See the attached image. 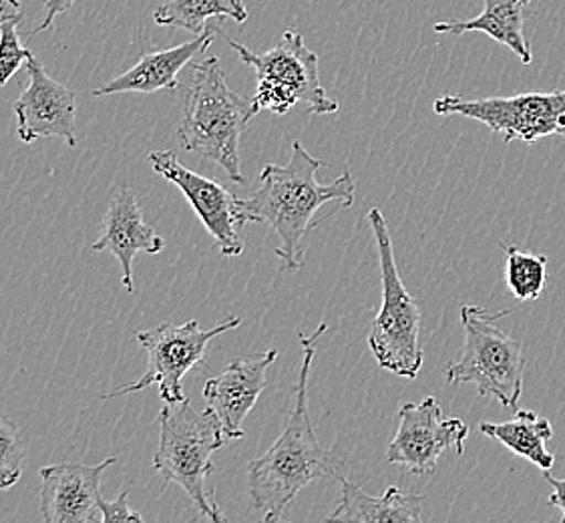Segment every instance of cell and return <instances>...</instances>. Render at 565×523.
<instances>
[{
    "mask_svg": "<svg viewBox=\"0 0 565 523\" xmlns=\"http://www.w3.org/2000/svg\"><path fill=\"white\" fill-rule=\"evenodd\" d=\"M543 478L547 479L550 485L554 488L552 495L547 498V505L562 510V522L565 523V479H555L550 471H543Z\"/></svg>",
    "mask_w": 565,
    "mask_h": 523,
    "instance_id": "484cf974",
    "label": "cell"
},
{
    "mask_svg": "<svg viewBox=\"0 0 565 523\" xmlns=\"http://www.w3.org/2000/svg\"><path fill=\"white\" fill-rule=\"evenodd\" d=\"M508 256L505 266V280L508 288L521 302L537 300L545 286L547 276V256L545 254H530L518 246H503Z\"/></svg>",
    "mask_w": 565,
    "mask_h": 523,
    "instance_id": "44dd1931",
    "label": "cell"
},
{
    "mask_svg": "<svg viewBox=\"0 0 565 523\" xmlns=\"http://www.w3.org/2000/svg\"><path fill=\"white\" fill-rule=\"evenodd\" d=\"M12 19H23L21 0H0V26Z\"/></svg>",
    "mask_w": 565,
    "mask_h": 523,
    "instance_id": "4316f807",
    "label": "cell"
},
{
    "mask_svg": "<svg viewBox=\"0 0 565 523\" xmlns=\"http://www.w3.org/2000/svg\"><path fill=\"white\" fill-rule=\"evenodd\" d=\"M148 161L156 173L173 183L185 195V200L204 222L205 230L214 236L215 246L226 258H234L244 252V239L239 234L244 226L234 212L238 200L236 195L230 194L222 183L185 168L171 149L151 151Z\"/></svg>",
    "mask_w": 565,
    "mask_h": 523,
    "instance_id": "8fae6325",
    "label": "cell"
},
{
    "mask_svg": "<svg viewBox=\"0 0 565 523\" xmlns=\"http://www.w3.org/2000/svg\"><path fill=\"white\" fill-rule=\"evenodd\" d=\"M224 439L226 435L214 410H198L190 398L166 403L159 410V445L153 467L161 476V491L170 483L180 485L198 512L215 523L226 522V515L215 503L212 490H207V478L214 476L212 456Z\"/></svg>",
    "mask_w": 565,
    "mask_h": 523,
    "instance_id": "277c9868",
    "label": "cell"
},
{
    "mask_svg": "<svg viewBox=\"0 0 565 523\" xmlns=\"http://www.w3.org/2000/svg\"><path fill=\"white\" fill-rule=\"evenodd\" d=\"M220 26H205L204 33L195 34L193 41L181 43L171 49L148 53L139 58L136 67L125 71L124 75L109 81L102 89H95V97H107L117 93H156L161 89L175 92L180 89V75L193 58L205 55V51L214 43Z\"/></svg>",
    "mask_w": 565,
    "mask_h": 523,
    "instance_id": "2e32d148",
    "label": "cell"
},
{
    "mask_svg": "<svg viewBox=\"0 0 565 523\" xmlns=\"http://www.w3.org/2000/svg\"><path fill=\"white\" fill-rule=\"evenodd\" d=\"M222 34L239 58L256 71L258 87L249 99L254 114L258 115L266 109L271 114L284 115L298 103H305L306 109L315 115L339 111V103L328 97L320 83L318 55L306 46L302 34L286 31L280 43L266 53H254L248 46L230 39L226 33Z\"/></svg>",
    "mask_w": 565,
    "mask_h": 523,
    "instance_id": "52a82bcc",
    "label": "cell"
},
{
    "mask_svg": "<svg viewBox=\"0 0 565 523\" xmlns=\"http://www.w3.org/2000/svg\"><path fill=\"white\" fill-rule=\"evenodd\" d=\"M21 21L23 19H12L0 26V87H4L14 77V73L26 65V61L33 55L21 43V36H19Z\"/></svg>",
    "mask_w": 565,
    "mask_h": 523,
    "instance_id": "603a6c76",
    "label": "cell"
},
{
    "mask_svg": "<svg viewBox=\"0 0 565 523\" xmlns=\"http://www.w3.org/2000/svg\"><path fill=\"white\" fill-rule=\"evenodd\" d=\"M166 248V239L149 226L139 207L136 194L129 188H121L114 195L111 204L103 216L102 238L90 250L111 252L124 268L125 290L134 292V258L139 252L159 254Z\"/></svg>",
    "mask_w": 565,
    "mask_h": 523,
    "instance_id": "9a60e30c",
    "label": "cell"
},
{
    "mask_svg": "<svg viewBox=\"0 0 565 523\" xmlns=\"http://www.w3.org/2000/svg\"><path fill=\"white\" fill-rule=\"evenodd\" d=\"M239 324V317H230L207 330L200 329L198 320H190L185 324L163 322L156 329L139 330L136 341L148 351V373L134 385L107 393L102 398L124 397L158 385L159 397L166 403L185 401L188 397L183 391V376L188 375L193 366L204 363L207 346L215 337L224 334L227 330L238 329Z\"/></svg>",
    "mask_w": 565,
    "mask_h": 523,
    "instance_id": "ba28073f",
    "label": "cell"
},
{
    "mask_svg": "<svg viewBox=\"0 0 565 523\" xmlns=\"http://www.w3.org/2000/svg\"><path fill=\"white\" fill-rule=\"evenodd\" d=\"M435 114L461 115L489 127L505 143H533L542 137L559 136L565 139V89L550 93H520L513 97L465 99L447 95L433 105Z\"/></svg>",
    "mask_w": 565,
    "mask_h": 523,
    "instance_id": "9c48e42d",
    "label": "cell"
},
{
    "mask_svg": "<svg viewBox=\"0 0 565 523\" xmlns=\"http://www.w3.org/2000/svg\"><path fill=\"white\" fill-rule=\"evenodd\" d=\"M26 73L29 85L12 105L21 141L34 143L41 137H58L68 148H77V93L49 77L43 63L34 55L26 61Z\"/></svg>",
    "mask_w": 565,
    "mask_h": 523,
    "instance_id": "7c38bea8",
    "label": "cell"
},
{
    "mask_svg": "<svg viewBox=\"0 0 565 523\" xmlns=\"http://www.w3.org/2000/svg\"><path fill=\"white\" fill-rule=\"evenodd\" d=\"M232 19L236 23L248 21L244 0H168L161 4L153 21L159 26L183 29L193 34L204 33L210 19Z\"/></svg>",
    "mask_w": 565,
    "mask_h": 523,
    "instance_id": "ffe728a7",
    "label": "cell"
},
{
    "mask_svg": "<svg viewBox=\"0 0 565 523\" xmlns=\"http://www.w3.org/2000/svg\"><path fill=\"white\" fill-rule=\"evenodd\" d=\"M324 166L296 139L292 158L286 166H264L258 185L248 198H238L234 212L239 224L258 222L270 226L280 246L276 256L284 268L296 273L305 266V239L317 226V214L324 205L337 204L351 207L354 204L356 180L351 170H344L334 182L320 183L317 173Z\"/></svg>",
    "mask_w": 565,
    "mask_h": 523,
    "instance_id": "6da1fadb",
    "label": "cell"
},
{
    "mask_svg": "<svg viewBox=\"0 0 565 523\" xmlns=\"http://www.w3.org/2000/svg\"><path fill=\"white\" fill-rule=\"evenodd\" d=\"M117 457L97 466L61 463L41 469V515L45 523L102 522V479Z\"/></svg>",
    "mask_w": 565,
    "mask_h": 523,
    "instance_id": "4fadbf2b",
    "label": "cell"
},
{
    "mask_svg": "<svg viewBox=\"0 0 565 523\" xmlns=\"http://www.w3.org/2000/svg\"><path fill=\"white\" fill-rule=\"evenodd\" d=\"M127 495H129V491H121V495L117 500H102L99 510H102L103 523L143 522V515L127 505Z\"/></svg>",
    "mask_w": 565,
    "mask_h": 523,
    "instance_id": "cb8c5ba5",
    "label": "cell"
},
{
    "mask_svg": "<svg viewBox=\"0 0 565 523\" xmlns=\"http://www.w3.org/2000/svg\"><path fill=\"white\" fill-rule=\"evenodd\" d=\"M469 427L461 419H445L437 398L405 403L398 409V429L386 447V459L413 476H433L445 451L463 456Z\"/></svg>",
    "mask_w": 565,
    "mask_h": 523,
    "instance_id": "30bf717a",
    "label": "cell"
},
{
    "mask_svg": "<svg viewBox=\"0 0 565 523\" xmlns=\"http://www.w3.org/2000/svg\"><path fill=\"white\" fill-rule=\"evenodd\" d=\"M509 310L489 312L487 308L467 305L461 308L465 349L459 361H452L445 376L449 385H476L479 395L498 398L501 407L518 410L523 395L525 356L523 342L499 329L498 322Z\"/></svg>",
    "mask_w": 565,
    "mask_h": 523,
    "instance_id": "8992f818",
    "label": "cell"
},
{
    "mask_svg": "<svg viewBox=\"0 0 565 523\" xmlns=\"http://www.w3.org/2000/svg\"><path fill=\"white\" fill-rule=\"evenodd\" d=\"M339 501L328 522L361 523H420L423 522V501L420 493H405L396 485L386 488L383 498H373L364 493L361 485L349 479H340Z\"/></svg>",
    "mask_w": 565,
    "mask_h": 523,
    "instance_id": "e0dca14e",
    "label": "cell"
},
{
    "mask_svg": "<svg viewBox=\"0 0 565 523\" xmlns=\"http://www.w3.org/2000/svg\"><path fill=\"white\" fill-rule=\"evenodd\" d=\"M369 222L376 239L383 280V305L371 324L369 349L381 369L413 381L417 378L425 361L420 346L423 308L403 285L383 212L373 207L369 212Z\"/></svg>",
    "mask_w": 565,
    "mask_h": 523,
    "instance_id": "5b68a950",
    "label": "cell"
},
{
    "mask_svg": "<svg viewBox=\"0 0 565 523\" xmlns=\"http://www.w3.org/2000/svg\"><path fill=\"white\" fill-rule=\"evenodd\" d=\"M328 332L322 322L310 337L300 334L302 364L296 383L295 409L284 433L264 456L248 463V493L252 508L264 522H280L286 508L300 491L318 479H342L344 461L318 441L308 410V378L317 356V344Z\"/></svg>",
    "mask_w": 565,
    "mask_h": 523,
    "instance_id": "7a4b0ae2",
    "label": "cell"
},
{
    "mask_svg": "<svg viewBox=\"0 0 565 523\" xmlns=\"http://www.w3.org/2000/svg\"><path fill=\"white\" fill-rule=\"evenodd\" d=\"M276 359L278 351L274 349L246 359H232L222 375L205 383V403L222 423L226 439L236 441L244 437V421L268 385L266 373Z\"/></svg>",
    "mask_w": 565,
    "mask_h": 523,
    "instance_id": "5bb4252c",
    "label": "cell"
},
{
    "mask_svg": "<svg viewBox=\"0 0 565 523\" xmlns=\"http://www.w3.org/2000/svg\"><path fill=\"white\" fill-rule=\"evenodd\" d=\"M24 444L17 423L0 413V490H9L23 476Z\"/></svg>",
    "mask_w": 565,
    "mask_h": 523,
    "instance_id": "7402d4cb",
    "label": "cell"
},
{
    "mask_svg": "<svg viewBox=\"0 0 565 523\" xmlns=\"http://www.w3.org/2000/svg\"><path fill=\"white\" fill-rule=\"evenodd\" d=\"M483 12L471 21H447L437 23L433 29L439 34L486 33L498 41L499 45L508 46L523 65L532 63V49L525 41L523 23L525 11L532 0H483Z\"/></svg>",
    "mask_w": 565,
    "mask_h": 523,
    "instance_id": "ac0fdd59",
    "label": "cell"
},
{
    "mask_svg": "<svg viewBox=\"0 0 565 523\" xmlns=\"http://www.w3.org/2000/svg\"><path fill=\"white\" fill-rule=\"evenodd\" d=\"M479 431L505 445L515 456L532 461L542 471L555 466V456L547 449L554 437L550 419L540 417L535 410L518 409L515 417L505 423H479Z\"/></svg>",
    "mask_w": 565,
    "mask_h": 523,
    "instance_id": "d6986e66",
    "label": "cell"
},
{
    "mask_svg": "<svg viewBox=\"0 0 565 523\" xmlns=\"http://www.w3.org/2000/svg\"><path fill=\"white\" fill-rule=\"evenodd\" d=\"M252 117H256L252 102L227 87L220 58L210 55L193 67L185 92L178 127L181 148L215 161L232 182L244 183L239 143Z\"/></svg>",
    "mask_w": 565,
    "mask_h": 523,
    "instance_id": "3957f363",
    "label": "cell"
},
{
    "mask_svg": "<svg viewBox=\"0 0 565 523\" xmlns=\"http://www.w3.org/2000/svg\"><path fill=\"white\" fill-rule=\"evenodd\" d=\"M75 4V0H46L45 2V19L39 23L36 29H33V34L43 33L46 29H51L53 23H55V19H58L61 14H65V12L71 11V7Z\"/></svg>",
    "mask_w": 565,
    "mask_h": 523,
    "instance_id": "d4e9b609",
    "label": "cell"
}]
</instances>
